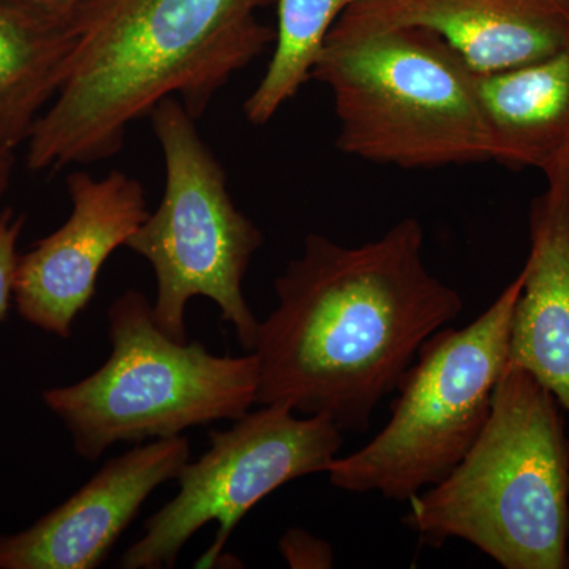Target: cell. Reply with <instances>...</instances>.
<instances>
[{
    "mask_svg": "<svg viewBox=\"0 0 569 569\" xmlns=\"http://www.w3.org/2000/svg\"><path fill=\"white\" fill-rule=\"evenodd\" d=\"M478 89L496 141L493 162L542 170L569 148V40L539 61L478 74Z\"/></svg>",
    "mask_w": 569,
    "mask_h": 569,
    "instance_id": "4fadbf2b",
    "label": "cell"
},
{
    "mask_svg": "<svg viewBox=\"0 0 569 569\" xmlns=\"http://www.w3.org/2000/svg\"><path fill=\"white\" fill-rule=\"evenodd\" d=\"M522 283L520 271L473 323L426 340L396 389L388 425L326 471L335 488L410 501L459 466L488 422L493 389L507 369Z\"/></svg>",
    "mask_w": 569,
    "mask_h": 569,
    "instance_id": "8992f818",
    "label": "cell"
},
{
    "mask_svg": "<svg viewBox=\"0 0 569 569\" xmlns=\"http://www.w3.org/2000/svg\"><path fill=\"white\" fill-rule=\"evenodd\" d=\"M541 171L546 187L530 208V252L508 365L537 378L569 413V148Z\"/></svg>",
    "mask_w": 569,
    "mask_h": 569,
    "instance_id": "7c38bea8",
    "label": "cell"
},
{
    "mask_svg": "<svg viewBox=\"0 0 569 569\" xmlns=\"http://www.w3.org/2000/svg\"><path fill=\"white\" fill-rule=\"evenodd\" d=\"M74 44V11L0 0V151L28 142L41 110L61 91Z\"/></svg>",
    "mask_w": 569,
    "mask_h": 569,
    "instance_id": "5bb4252c",
    "label": "cell"
},
{
    "mask_svg": "<svg viewBox=\"0 0 569 569\" xmlns=\"http://www.w3.org/2000/svg\"><path fill=\"white\" fill-rule=\"evenodd\" d=\"M149 116L163 153V197L126 247L152 266L153 318L168 336L187 342V305L203 296L233 326L241 347L253 351L260 320L242 284L264 236L234 204L222 164L182 102L168 97Z\"/></svg>",
    "mask_w": 569,
    "mask_h": 569,
    "instance_id": "52a82bcc",
    "label": "cell"
},
{
    "mask_svg": "<svg viewBox=\"0 0 569 569\" xmlns=\"http://www.w3.org/2000/svg\"><path fill=\"white\" fill-rule=\"evenodd\" d=\"M14 152L0 151V203L9 190L13 173Z\"/></svg>",
    "mask_w": 569,
    "mask_h": 569,
    "instance_id": "d6986e66",
    "label": "cell"
},
{
    "mask_svg": "<svg viewBox=\"0 0 569 569\" xmlns=\"http://www.w3.org/2000/svg\"><path fill=\"white\" fill-rule=\"evenodd\" d=\"M190 460L186 437L138 445L107 463L29 529L0 537V569H93L129 529L153 490Z\"/></svg>",
    "mask_w": 569,
    "mask_h": 569,
    "instance_id": "30bf717a",
    "label": "cell"
},
{
    "mask_svg": "<svg viewBox=\"0 0 569 569\" xmlns=\"http://www.w3.org/2000/svg\"><path fill=\"white\" fill-rule=\"evenodd\" d=\"M279 24L268 70L244 103L247 121L264 126L312 80L332 26L358 0H277Z\"/></svg>",
    "mask_w": 569,
    "mask_h": 569,
    "instance_id": "9a60e30c",
    "label": "cell"
},
{
    "mask_svg": "<svg viewBox=\"0 0 569 569\" xmlns=\"http://www.w3.org/2000/svg\"><path fill=\"white\" fill-rule=\"evenodd\" d=\"M425 239L413 217L359 246L307 236L258 328L257 403L366 432L426 340L463 310L459 291L427 268Z\"/></svg>",
    "mask_w": 569,
    "mask_h": 569,
    "instance_id": "6da1fadb",
    "label": "cell"
},
{
    "mask_svg": "<svg viewBox=\"0 0 569 569\" xmlns=\"http://www.w3.org/2000/svg\"><path fill=\"white\" fill-rule=\"evenodd\" d=\"M478 74L427 29H331L312 80L335 99L340 151L402 170H433L496 159Z\"/></svg>",
    "mask_w": 569,
    "mask_h": 569,
    "instance_id": "277c9868",
    "label": "cell"
},
{
    "mask_svg": "<svg viewBox=\"0 0 569 569\" xmlns=\"http://www.w3.org/2000/svg\"><path fill=\"white\" fill-rule=\"evenodd\" d=\"M279 549L291 568H332L335 563L331 546L306 530H288L280 539Z\"/></svg>",
    "mask_w": 569,
    "mask_h": 569,
    "instance_id": "e0dca14e",
    "label": "cell"
},
{
    "mask_svg": "<svg viewBox=\"0 0 569 569\" xmlns=\"http://www.w3.org/2000/svg\"><path fill=\"white\" fill-rule=\"evenodd\" d=\"M560 403L508 365L478 440L443 481L410 500L427 545L462 539L505 569L568 567L569 438Z\"/></svg>",
    "mask_w": 569,
    "mask_h": 569,
    "instance_id": "3957f363",
    "label": "cell"
},
{
    "mask_svg": "<svg viewBox=\"0 0 569 569\" xmlns=\"http://www.w3.org/2000/svg\"><path fill=\"white\" fill-rule=\"evenodd\" d=\"M209 433V449L179 471V493L144 522V535L119 561L126 569L174 568L183 546L216 522L201 567L216 563L247 512L295 479L326 473L343 445L323 415L298 418L284 406H263Z\"/></svg>",
    "mask_w": 569,
    "mask_h": 569,
    "instance_id": "ba28073f",
    "label": "cell"
},
{
    "mask_svg": "<svg viewBox=\"0 0 569 569\" xmlns=\"http://www.w3.org/2000/svg\"><path fill=\"white\" fill-rule=\"evenodd\" d=\"M22 6L33 7V9L54 11V13H70L81 6L84 0H13Z\"/></svg>",
    "mask_w": 569,
    "mask_h": 569,
    "instance_id": "ac0fdd59",
    "label": "cell"
},
{
    "mask_svg": "<svg viewBox=\"0 0 569 569\" xmlns=\"http://www.w3.org/2000/svg\"><path fill=\"white\" fill-rule=\"evenodd\" d=\"M268 0H84L69 73L28 140L32 171L121 151L127 130L168 97L194 121L238 71L274 43Z\"/></svg>",
    "mask_w": 569,
    "mask_h": 569,
    "instance_id": "7a4b0ae2",
    "label": "cell"
},
{
    "mask_svg": "<svg viewBox=\"0 0 569 569\" xmlns=\"http://www.w3.org/2000/svg\"><path fill=\"white\" fill-rule=\"evenodd\" d=\"M422 28L438 33L477 73L539 61L569 40V0H358L339 32Z\"/></svg>",
    "mask_w": 569,
    "mask_h": 569,
    "instance_id": "8fae6325",
    "label": "cell"
},
{
    "mask_svg": "<svg viewBox=\"0 0 569 569\" xmlns=\"http://www.w3.org/2000/svg\"><path fill=\"white\" fill-rule=\"evenodd\" d=\"M111 355L92 376L43 392L73 448L96 462L116 443L181 436L190 427L236 421L257 403V355L216 356L160 329L151 302L127 290L108 310Z\"/></svg>",
    "mask_w": 569,
    "mask_h": 569,
    "instance_id": "5b68a950",
    "label": "cell"
},
{
    "mask_svg": "<svg viewBox=\"0 0 569 569\" xmlns=\"http://www.w3.org/2000/svg\"><path fill=\"white\" fill-rule=\"evenodd\" d=\"M26 219L17 216L13 209L0 211V321L9 316L13 301L14 277H17L18 239H20Z\"/></svg>",
    "mask_w": 569,
    "mask_h": 569,
    "instance_id": "2e32d148",
    "label": "cell"
},
{
    "mask_svg": "<svg viewBox=\"0 0 569 569\" xmlns=\"http://www.w3.org/2000/svg\"><path fill=\"white\" fill-rule=\"evenodd\" d=\"M69 219L18 260L13 301L29 325L69 339L91 305L104 261L148 219L141 182L122 171L67 179Z\"/></svg>",
    "mask_w": 569,
    "mask_h": 569,
    "instance_id": "9c48e42d",
    "label": "cell"
}]
</instances>
